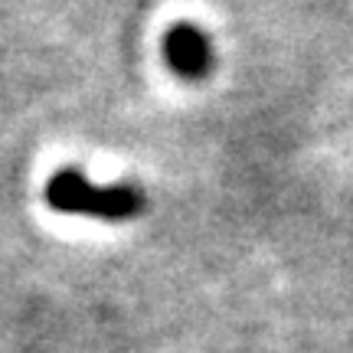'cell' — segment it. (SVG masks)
I'll return each mask as SVG.
<instances>
[{
    "instance_id": "1",
    "label": "cell",
    "mask_w": 353,
    "mask_h": 353,
    "mask_svg": "<svg viewBox=\"0 0 353 353\" xmlns=\"http://www.w3.org/2000/svg\"><path fill=\"white\" fill-rule=\"evenodd\" d=\"M46 203L56 213L92 216V219H108V223H128L148 210V200L138 187H131V183L99 187L76 167H63L50 176Z\"/></svg>"
},
{
    "instance_id": "2",
    "label": "cell",
    "mask_w": 353,
    "mask_h": 353,
    "mask_svg": "<svg viewBox=\"0 0 353 353\" xmlns=\"http://www.w3.org/2000/svg\"><path fill=\"white\" fill-rule=\"evenodd\" d=\"M164 63L176 79L200 82L213 69V43L193 23H174L164 33Z\"/></svg>"
}]
</instances>
